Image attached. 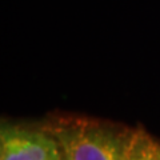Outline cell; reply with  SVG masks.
<instances>
[{
	"mask_svg": "<svg viewBox=\"0 0 160 160\" xmlns=\"http://www.w3.org/2000/svg\"><path fill=\"white\" fill-rule=\"evenodd\" d=\"M63 160H126L133 129L84 116H58L44 127Z\"/></svg>",
	"mask_w": 160,
	"mask_h": 160,
	"instance_id": "cell-1",
	"label": "cell"
},
{
	"mask_svg": "<svg viewBox=\"0 0 160 160\" xmlns=\"http://www.w3.org/2000/svg\"><path fill=\"white\" fill-rule=\"evenodd\" d=\"M0 160H49L62 156L53 136L46 128L3 127Z\"/></svg>",
	"mask_w": 160,
	"mask_h": 160,
	"instance_id": "cell-2",
	"label": "cell"
},
{
	"mask_svg": "<svg viewBox=\"0 0 160 160\" xmlns=\"http://www.w3.org/2000/svg\"><path fill=\"white\" fill-rule=\"evenodd\" d=\"M126 160H160V143L146 129H133Z\"/></svg>",
	"mask_w": 160,
	"mask_h": 160,
	"instance_id": "cell-3",
	"label": "cell"
},
{
	"mask_svg": "<svg viewBox=\"0 0 160 160\" xmlns=\"http://www.w3.org/2000/svg\"><path fill=\"white\" fill-rule=\"evenodd\" d=\"M49 160H63L62 156H58V158H53V159H49Z\"/></svg>",
	"mask_w": 160,
	"mask_h": 160,
	"instance_id": "cell-4",
	"label": "cell"
}]
</instances>
